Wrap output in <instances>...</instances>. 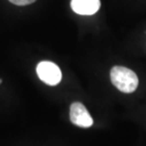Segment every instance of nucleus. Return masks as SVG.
<instances>
[{
    "label": "nucleus",
    "mask_w": 146,
    "mask_h": 146,
    "mask_svg": "<svg viewBox=\"0 0 146 146\" xmlns=\"http://www.w3.org/2000/svg\"><path fill=\"white\" fill-rule=\"evenodd\" d=\"M69 118L73 125L83 128H88L93 125L91 115L85 106L79 102H75L70 106Z\"/></svg>",
    "instance_id": "3"
},
{
    "label": "nucleus",
    "mask_w": 146,
    "mask_h": 146,
    "mask_svg": "<svg viewBox=\"0 0 146 146\" xmlns=\"http://www.w3.org/2000/svg\"><path fill=\"white\" fill-rule=\"evenodd\" d=\"M36 73L43 82L49 86H56L62 80L60 68L51 61H41L36 67Z\"/></svg>",
    "instance_id": "2"
},
{
    "label": "nucleus",
    "mask_w": 146,
    "mask_h": 146,
    "mask_svg": "<svg viewBox=\"0 0 146 146\" xmlns=\"http://www.w3.org/2000/svg\"><path fill=\"white\" fill-rule=\"evenodd\" d=\"M9 1L16 6H26V5L32 4L36 0H9Z\"/></svg>",
    "instance_id": "5"
},
{
    "label": "nucleus",
    "mask_w": 146,
    "mask_h": 146,
    "mask_svg": "<svg viewBox=\"0 0 146 146\" xmlns=\"http://www.w3.org/2000/svg\"><path fill=\"white\" fill-rule=\"evenodd\" d=\"M111 82L119 91L131 94L139 86V78L132 70L122 66H114L110 72Z\"/></svg>",
    "instance_id": "1"
},
{
    "label": "nucleus",
    "mask_w": 146,
    "mask_h": 146,
    "mask_svg": "<svg viewBox=\"0 0 146 146\" xmlns=\"http://www.w3.org/2000/svg\"><path fill=\"white\" fill-rule=\"evenodd\" d=\"M70 7L74 12L80 15H92L101 7L100 0H71Z\"/></svg>",
    "instance_id": "4"
}]
</instances>
